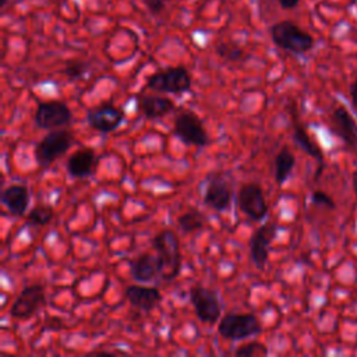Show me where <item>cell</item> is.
Instances as JSON below:
<instances>
[{"label": "cell", "mask_w": 357, "mask_h": 357, "mask_svg": "<svg viewBox=\"0 0 357 357\" xmlns=\"http://www.w3.org/2000/svg\"><path fill=\"white\" fill-rule=\"evenodd\" d=\"M192 86V79L188 70L183 66L169 67L156 71L148 77L146 88L160 93H184Z\"/></svg>", "instance_id": "5"}, {"label": "cell", "mask_w": 357, "mask_h": 357, "mask_svg": "<svg viewBox=\"0 0 357 357\" xmlns=\"http://www.w3.org/2000/svg\"><path fill=\"white\" fill-rule=\"evenodd\" d=\"M215 53L229 63H238L245 59L244 50L231 42H218L215 46Z\"/></svg>", "instance_id": "23"}, {"label": "cell", "mask_w": 357, "mask_h": 357, "mask_svg": "<svg viewBox=\"0 0 357 357\" xmlns=\"http://www.w3.org/2000/svg\"><path fill=\"white\" fill-rule=\"evenodd\" d=\"M162 261L159 255L151 252L139 254L130 264V273L135 282L149 283L162 275Z\"/></svg>", "instance_id": "16"}, {"label": "cell", "mask_w": 357, "mask_h": 357, "mask_svg": "<svg viewBox=\"0 0 357 357\" xmlns=\"http://www.w3.org/2000/svg\"><path fill=\"white\" fill-rule=\"evenodd\" d=\"M95 165V151L92 148H79L68 156L66 162V170L73 178H86L93 174Z\"/></svg>", "instance_id": "17"}, {"label": "cell", "mask_w": 357, "mask_h": 357, "mask_svg": "<svg viewBox=\"0 0 357 357\" xmlns=\"http://www.w3.org/2000/svg\"><path fill=\"white\" fill-rule=\"evenodd\" d=\"M332 131L346 144L347 148H357V123L344 106H336L331 113Z\"/></svg>", "instance_id": "14"}, {"label": "cell", "mask_w": 357, "mask_h": 357, "mask_svg": "<svg viewBox=\"0 0 357 357\" xmlns=\"http://www.w3.org/2000/svg\"><path fill=\"white\" fill-rule=\"evenodd\" d=\"M311 202L317 206H322V208H326V209H335L336 208L335 199L329 194H326L325 191H321V190H314L311 192Z\"/></svg>", "instance_id": "27"}, {"label": "cell", "mask_w": 357, "mask_h": 357, "mask_svg": "<svg viewBox=\"0 0 357 357\" xmlns=\"http://www.w3.org/2000/svg\"><path fill=\"white\" fill-rule=\"evenodd\" d=\"M272 42L282 50L293 54H305L314 47V38L289 20L278 21L269 28Z\"/></svg>", "instance_id": "2"}, {"label": "cell", "mask_w": 357, "mask_h": 357, "mask_svg": "<svg viewBox=\"0 0 357 357\" xmlns=\"http://www.w3.org/2000/svg\"><path fill=\"white\" fill-rule=\"evenodd\" d=\"M278 3L283 10H291L300 3V0H278Z\"/></svg>", "instance_id": "30"}, {"label": "cell", "mask_w": 357, "mask_h": 357, "mask_svg": "<svg viewBox=\"0 0 357 357\" xmlns=\"http://www.w3.org/2000/svg\"><path fill=\"white\" fill-rule=\"evenodd\" d=\"M29 190L25 184H11L1 192V204L11 216H24L29 208Z\"/></svg>", "instance_id": "18"}, {"label": "cell", "mask_w": 357, "mask_h": 357, "mask_svg": "<svg viewBox=\"0 0 357 357\" xmlns=\"http://www.w3.org/2000/svg\"><path fill=\"white\" fill-rule=\"evenodd\" d=\"M190 301L202 324L213 325L222 318V303L218 290L195 284L190 289Z\"/></svg>", "instance_id": "6"}, {"label": "cell", "mask_w": 357, "mask_h": 357, "mask_svg": "<svg viewBox=\"0 0 357 357\" xmlns=\"http://www.w3.org/2000/svg\"><path fill=\"white\" fill-rule=\"evenodd\" d=\"M144 3L152 15L162 14L167 6V0H144Z\"/></svg>", "instance_id": "28"}, {"label": "cell", "mask_w": 357, "mask_h": 357, "mask_svg": "<svg viewBox=\"0 0 357 357\" xmlns=\"http://www.w3.org/2000/svg\"><path fill=\"white\" fill-rule=\"evenodd\" d=\"M18 1H22V0H1V1H0V6H1V7H6L8 3H18Z\"/></svg>", "instance_id": "32"}, {"label": "cell", "mask_w": 357, "mask_h": 357, "mask_svg": "<svg viewBox=\"0 0 357 357\" xmlns=\"http://www.w3.org/2000/svg\"><path fill=\"white\" fill-rule=\"evenodd\" d=\"M85 119L92 130L100 134H109L123 124L126 113L116 105L106 102L88 109Z\"/></svg>", "instance_id": "11"}, {"label": "cell", "mask_w": 357, "mask_h": 357, "mask_svg": "<svg viewBox=\"0 0 357 357\" xmlns=\"http://www.w3.org/2000/svg\"><path fill=\"white\" fill-rule=\"evenodd\" d=\"M350 99H351V106L353 110L357 114V77L354 78V81L350 84Z\"/></svg>", "instance_id": "29"}, {"label": "cell", "mask_w": 357, "mask_h": 357, "mask_svg": "<svg viewBox=\"0 0 357 357\" xmlns=\"http://www.w3.org/2000/svg\"><path fill=\"white\" fill-rule=\"evenodd\" d=\"M231 199L233 191L229 181L222 174H209L204 190V204L213 211L225 212L230 208Z\"/></svg>", "instance_id": "13"}, {"label": "cell", "mask_w": 357, "mask_h": 357, "mask_svg": "<svg viewBox=\"0 0 357 357\" xmlns=\"http://www.w3.org/2000/svg\"><path fill=\"white\" fill-rule=\"evenodd\" d=\"M205 223H206L205 216L195 208L188 209L187 212L181 213L177 218V226L181 230V233H184V234H191L194 231L204 229Z\"/></svg>", "instance_id": "22"}, {"label": "cell", "mask_w": 357, "mask_h": 357, "mask_svg": "<svg viewBox=\"0 0 357 357\" xmlns=\"http://www.w3.org/2000/svg\"><path fill=\"white\" fill-rule=\"evenodd\" d=\"M54 218V209L52 205L39 204L28 212V220L36 226L49 225Z\"/></svg>", "instance_id": "24"}, {"label": "cell", "mask_w": 357, "mask_h": 357, "mask_svg": "<svg viewBox=\"0 0 357 357\" xmlns=\"http://www.w3.org/2000/svg\"><path fill=\"white\" fill-rule=\"evenodd\" d=\"M91 70V64L84 60H68L63 68V74L68 78V81H77L82 79L88 75Z\"/></svg>", "instance_id": "25"}, {"label": "cell", "mask_w": 357, "mask_h": 357, "mask_svg": "<svg viewBox=\"0 0 357 357\" xmlns=\"http://www.w3.org/2000/svg\"><path fill=\"white\" fill-rule=\"evenodd\" d=\"M46 291L40 283H32L25 286L20 294L14 298L10 307V317L14 319H28L36 311L45 305Z\"/></svg>", "instance_id": "9"}, {"label": "cell", "mask_w": 357, "mask_h": 357, "mask_svg": "<svg viewBox=\"0 0 357 357\" xmlns=\"http://www.w3.org/2000/svg\"><path fill=\"white\" fill-rule=\"evenodd\" d=\"M268 353V347L257 340L247 342L244 344H240L234 350V356L238 357H251V356H265Z\"/></svg>", "instance_id": "26"}, {"label": "cell", "mask_w": 357, "mask_h": 357, "mask_svg": "<svg viewBox=\"0 0 357 357\" xmlns=\"http://www.w3.org/2000/svg\"><path fill=\"white\" fill-rule=\"evenodd\" d=\"M35 124L42 130L64 128L73 121L70 106L61 100L39 102L33 114Z\"/></svg>", "instance_id": "8"}, {"label": "cell", "mask_w": 357, "mask_h": 357, "mask_svg": "<svg viewBox=\"0 0 357 357\" xmlns=\"http://www.w3.org/2000/svg\"><path fill=\"white\" fill-rule=\"evenodd\" d=\"M240 211L254 222H261L268 215V204L262 187L258 183H244L237 192Z\"/></svg>", "instance_id": "10"}, {"label": "cell", "mask_w": 357, "mask_h": 357, "mask_svg": "<svg viewBox=\"0 0 357 357\" xmlns=\"http://www.w3.org/2000/svg\"><path fill=\"white\" fill-rule=\"evenodd\" d=\"M138 109L148 120H158L170 114L176 109L173 99L160 95H141L138 98Z\"/></svg>", "instance_id": "19"}, {"label": "cell", "mask_w": 357, "mask_h": 357, "mask_svg": "<svg viewBox=\"0 0 357 357\" xmlns=\"http://www.w3.org/2000/svg\"><path fill=\"white\" fill-rule=\"evenodd\" d=\"M262 332V324L252 312L225 314L218 324V333L227 340L240 342L254 337Z\"/></svg>", "instance_id": "4"}, {"label": "cell", "mask_w": 357, "mask_h": 357, "mask_svg": "<svg viewBox=\"0 0 357 357\" xmlns=\"http://www.w3.org/2000/svg\"><path fill=\"white\" fill-rule=\"evenodd\" d=\"M126 300L138 311L151 312L162 301V293L156 286L130 284L124 290Z\"/></svg>", "instance_id": "15"}, {"label": "cell", "mask_w": 357, "mask_h": 357, "mask_svg": "<svg viewBox=\"0 0 357 357\" xmlns=\"http://www.w3.org/2000/svg\"><path fill=\"white\" fill-rule=\"evenodd\" d=\"M351 187H353V192L357 197V169L351 173Z\"/></svg>", "instance_id": "31"}, {"label": "cell", "mask_w": 357, "mask_h": 357, "mask_svg": "<svg viewBox=\"0 0 357 357\" xmlns=\"http://www.w3.org/2000/svg\"><path fill=\"white\" fill-rule=\"evenodd\" d=\"M74 134L67 128L50 130L35 145L33 156L42 169H47L74 145Z\"/></svg>", "instance_id": "3"}, {"label": "cell", "mask_w": 357, "mask_h": 357, "mask_svg": "<svg viewBox=\"0 0 357 357\" xmlns=\"http://www.w3.org/2000/svg\"><path fill=\"white\" fill-rule=\"evenodd\" d=\"M152 247L162 261L163 282H170L181 272L183 257L178 236L172 229H163L158 231L152 238Z\"/></svg>", "instance_id": "1"}, {"label": "cell", "mask_w": 357, "mask_h": 357, "mask_svg": "<svg viewBox=\"0 0 357 357\" xmlns=\"http://www.w3.org/2000/svg\"><path fill=\"white\" fill-rule=\"evenodd\" d=\"M173 131L174 135L185 145L202 148L209 144V135L204 121L191 110H183L174 117Z\"/></svg>", "instance_id": "7"}, {"label": "cell", "mask_w": 357, "mask_h": 357, "mask_svg": "<svg viewBox=\"0 0 357 357\" xmlns=\"http://www.w3.org/2000/svg\"><path fill=\"white\" fill-rule=\"evenodd\" d=\"M279 226L275 222H268L257 227L250 238V255L254 266L264 271L269 258V245L278 236Z\"/></svg>", "instance_id": "12"}, {"label": "cell", "mask_w": 357, "mask_h": 357, "mask_svg": "<svg viewBox=\"0 0 357 357\" xmlns=\"http://www.w3.org/2000/svg\"><path fill=\"white\" fill-rule=\"evenodd\" d=\"M296 166V156L294 153L287 148L283 146L275 156L273 167H275V181L280 187L283 185L289 177L293 173V169Z\"/></svg>", "instance_id": "21"}, {"label": "cell", "mask_w": 357, "mask_h": 357, "mask_svg": "<svg viewBox=\"0 0 357 357\" xmlns=\"http://www.w3.org/2000/svg\"><path fill=\"white\" fill-rule=\"evenodd\" d=\"M291 119H293V141L297 144L298 148H301L308 156L314 158L318 163H324V152L319 148V145L310 137L303 123L298 120L296 110H291Z\"/></svg>", "instance_id": "20"}]
</instances>
